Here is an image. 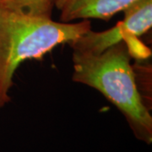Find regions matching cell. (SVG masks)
I'll return each mask as SVG.
<instances>
[{
  "label": "cell",
  "mask_w": 152,
  "mask_h": 152,
  "mask_svg": "<svg viewBox=\"0 0 152 152\" xmlns=\"http://www.w3.org/2000/svg\"><path fill=\"white\" fill-rule=\"evenodd\" d=\"M91 30L89 20L53 21L0 10V108L10 101L13 77L22 62L41 58L61 44H69Z\"/></svg>",
  "instance_id": "obj_2"
},
{
  "label": "cell",
  "mask_w": 152,
  "mask_h": 152,
  "mask_svg": "<svg viewBox=\"0 0 152 152\" xmlns=\"http://www.w3.org/2000/svg\"><path fill=\"white\" fill-rule=\"evenodd\" d=\"M66 0H53V5L56 9H58V10H59L60 9L62 8V6L64 5V2H65Z\"/></svg>",
  "instance_id": "obj_6"
},
{
  "label": "cell",
  "mask_w": 152,
  "mask_h": 152,
  "mask_svg": "<svg viewBox=\"0 0 152 152\" xmlns=\"http://www.w3.org/2000/svg\"><path fill=\"white\" fill-rule=\"evenodd\" d=\"M53 8V0H0V10L30 16L51 19Z\"/></svg>",
  "instance_id": "obj_5"
},
{
  "label": "cell",
  "mask_w": 152,
  "mask_h": 152,
  "mask_svg": "<svg viewBox=\"0 0 152 152\" xmlns=\"http://www.w3.org/2000/svg\"><path fill=\"white\" fill-rule=\"evenodd\" d=\"M132 55L126 42L100 54L74 52L73 80L97 90L124 114L135 137L152 142V117L144 102L130 64Z\"/></svg>",
  "instance_id": "obj_1"
},
{
  "label": "cell",
  "mask_w": 152,
  "mask_h": 152,
  "mask_svg": "<svg viewBox=\"0 0 152 152\" xmlns=\"http://www.w3.org/2000/svg\"><path fill=\"white\" fill-rule=\"evenodd\" d=\"M136 0H66L59 10L61 22L99 19L109 20Z\"/></svg>",
  "instance_id": "obj_4"
},
{
  "label": "cell",
  "mask_w": 152,
  "mask_h": 152,
  "mask_svg": "<svg viewBox=\"0 0 152 152\" xmlns=\"http://www.w3.org/2000/svg\"><path fill=\"white\" fill-rule=\"evenodd\" d=\"M124 18L115 26L102 32L91 30L69 45L74 52L100 54L121 42L134 43L137 37L147 32L152 26V0H136L124 10Z\"/></svg>",
  "instance_id": "obj_3"
}]
</instances>
